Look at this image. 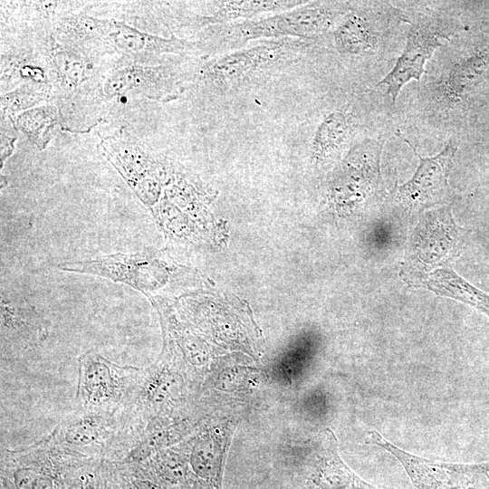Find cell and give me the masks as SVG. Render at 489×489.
Here are the masks:
<instances>
[{
  "label": "cell",
  "instance_id": "1",
  "mask_svg": "<svg viewBox=\"0 0 489 489\" xmlns=\"http://www.w3.org/2000/svg\"><path fill=\"white\" fill-rule=\"evenodd\" d=\"M55 38L98 55L118 56L122 63L157 64L163 54L187 56L203 52L201 41H187L175 35L164 38L149 34L113 19H99L85 14L59 18L53 27ZM114 65V66H115Z\"/></svg>",
  "mask_w": 489,
  "mask_h": 489
},
{
  "label": "cell",
  "instance_id": "2",
  "mask_svg": "<svg viewBox=\"0 0 489 489\" xmlns=\"http://www.w3.org/2000/svg\"><path fill=\"white\" fill-rule=\"evenodd\" d=\"M350 6L346 1H307L271 16L208 27L201 41L206 53H216L262 38L317 40L331 33Z\"/></svg>",
  "mask_w": 489,
  "mask_h": 489
},
{
  "label": "cell",
  "instance_id": "3",
  "mask_svg": "<svg viewBox=\"0 0 489 489\" xmlns=\"http://www.w3.org/2000/svg\"><path fill=\"white\" fill-rule=\"evenodd\" d=\"M310 45L283 38L213 56L198 64L196 82L220 93L250 87L298 61Z\"/></svg>",
  "mask_w": 489,
  "mask_h": 489
},
{
  "label": "cell",
  "instance_id": "4",
  "mask_svg": "<svg viewBox=\"0 0 489 489\" xmlns=\"http://www.w3.org/2000/svg\"><path fill=\"white\" fill-rule=\"evenodd\" d=\"M197 65L177 62L118 64L103 75L100 94L105 101L129 97L170 101L177 99L196 82Z\"/></svg>",
  "mask_w": 489,
  "mask_h": 489
},
{
  "label": "cell",
  "instance_id": "5",
  "mask_svg": "<svg viewBox=\"0 0 489 489\" xmlns=\"http://www.w3.org/2000/svg\"><path fill=\"white\" fill-rule=\"evenodd\" d=\"M406 22L409 27L405 47L395 65L378 83L385 86L392 104L407 83L420 81L426 62L450 36L447 22L434 12L421 10L406 14Z\"/></svg>",
  "mask_w": 489,
  "mask_h": 489
},
{
  "label": "cell",
  "instance_id": "6",
  "mask_svg": "<svg viewBox=\"0 0 489 489\" xmlns=\"http://www.w3.org/2000/svg\"><path fill=\"white\" fill-rule=\"evenodd\" d=\"M56 267L64 272L94 275L154 296L169 276V267L149 251L114 253L94 259L65 261Z\"/></svg>",
  "mask_w": 489,
  "mask_h": 489
},
{
  "label": "cell",
  "instance_id": "7",
  "mask_svg": "<svg viewBox=\"0 0 489 489\" xmlns=\"http://www.w3.org/2000/svg\"><path fill=\"white\" fill-rule=\"evenodd\" d=\"M390 5L379 2H351L348 13L331 33L337 52L348 57L374 54L383 43L390 21L403 16Z\"/></svg>",
  "mask_w": 489,
  "mask_h": 489
},
{
  "label": "cell",
  "instance_id": "8",
  "mask_svg": "<svg viewBox=\"0 0 489 489\" xmlns=\"http://www.w3.org/2000/svg\"><path fill=\"white\" fill-rule=\"evenodd\" d=\"M139 371L136 367L118 365L96 350H88L78 359L77 399L86 409L104 411L120 401L129 377Z\"/></svg>",
  "mask_w": 489,
  "mask_h": 489
},
{
  "label": "cell",
  "instance_id": "9",
  "mask_svg": "<svg viewBox=\"0 0 489 489\" xmlns=\"http://www.w3.org/2000/svg\"><path fill=\"white\" fill-rule=\"evenodd\" d=\"M409 146L417 156L419 164L411 179L395 187L392 191L394 197L410 207L436 204L448 190V176L457 147L450 141L438 154L423 158L412 145Z\"/></svg>",
  "mask_w": 489,
  "mask_h": 489
},
{
  "label": "cell",
  "instance_id": "10",
  "mask_svg": "<svg viewBox=\"0 0 489 489\" xmlns=\"http://www.w3.org/2000/svg\"><path fill=\"white\" fill-rule=\"evenodd\" d=\"M0 308L2 344L27 349L46 340V321L23 294L2 288Z\"/></svg>",
  "mask_w": 489,
  "mask_h": 489
},
{
  "label": "cell",
  "instance_id": "11",
  "mask_svg": "<svg viewBox=\"0 0 489 489\" xmlns=\"http://www.w3.org/2000/svg\"><path fill=\"white\" fill-rule=\"evenodd\" d=\"M488 77L489 51L485 50L444 69L434 83L433 100L442 108L455 107Z\"/></svg>",
  "mask_w": 489,
  "mask_h": 489
},
{
  "label": "cell",
  "instance_id": "12",
  "mask_svg": "<svg viewBox=\"0 0 489 489\" xmlns=\"http://www.w3.org/2000/svg\"><path fill=\"white\" fill-rule=\"evenodd\" d=\"M315 465L309 476L310 489H377L362 480L342 461L337 439L326 428Z\"/></svg>",
  "mask_w": 489,
  "mask_h": 489
},
{
  "label": "cell",
  "instance_id": "13",
  "mask_svg": "<svg viewBox=\"0 0 489 489\" xmlns=\"http://www.w3.org/2000/svg\"><path fill=\"white\" fill-rule=\"evenodd\" d=\"M356 129L353 116L341 109L323 113L313 133L312 158L316 163L336 159L352 141Z\"/></svg>",
  "mask_w": 489,
  "mask_h": 489
},
{
  "label": "cell",
  "instance_id": "14",
  "mask_svg": "<svg viewBox=\"0 0 489 489\" xmlns=\"http://www.w3.org/2000/svg\"><path fill=\"white\" fill-rule=\"evenodd\" d=\"M307 1L282 0H235L214 1V12L197 15L195 24L199 27H211L236 22L237 19L250 20L266 13H281L305 4Z\"/></svg>",
  "mask_w": 489,
  "mask_h": 489
},
{
  "label": "cell",
  "instance_id": "15",
  "mask_svg": "<svg viewBox=\"0 0 489 489\" xmlns=\"http://www.w3.org/2000/svg\"><path fill=\"white\" fill-rule=\"evenodd\" d=\"M101 410L87 409L62 423L58 437L69 448L87 449L101 446L110 434V418Z\"/></svg>",
  "mask_w": 489,
  "mask_h": 489
},
{
  "label": "cell",
  "instance_id": "16",
  "mask_svg": "<svg viewBox=\"0 0 489 489\" xmlns=\"http://www.w3.org/2000/svg\"><path fill=\"white\" fill-rule=\"evenodd\" d=\"M13 124L39 149H44L62 129L60 113L54 103L43 104L18 114Z\"/></svg>",
  "mask_w": 489,
  "mask_h": 489
},
{
  "label": "cell",
  "instance_id": "17",
  "mask_svg": "<svg viewBox=\"0 0 489 489\" xmlns=\"http://www.w3.org/2000/svg\"><path fill=\"white\" fill-rule=\"evenodd\" d=\"M427 286L438 295L475 307L489 318V295L467 283L453 270H436L429 275Z\"/></svg>",
  "mask_w": 489,
  "mask_h": 489
},
{
  "label": "cell",
  "instance_id": "18",
  "mask_svg": "<svg viewBox=\"0 0 489 489\" xmlns=\"http://www.w3.org/2000/svg\"><path fill=\"white\" fill-rule=\"evenodd\" d=\"M53 99L49 85L24 84L1 94V118L12 122L23 111L50 103Z\"/></svg>",
  "mask_w": 489,
  "mask_h": 489
},
{
  "label": "cell",
  "instance_id": "19",
  "mask_svg": "<svg viewBox=\"0 0 489 489\" xmlns=\"http://www.w3.org/2000/svg\"><path fill=\"white\" fill-rule=\"evenodd\" d=\"M16 489H55L53 476L47 470L35 466H20L13 473Z\"/></svg>",
  "mask_w": 489,
  "mask_h": 489
},
{
  "label": "cell",
  "instance_id": "20",
  "mask_svg": "<svg viewBox=\"0 0 489 489\" xmlns=\"http://www.w3.org/2000/svg\"><path fill=\"white\" fill-rule=\"evenodd\" d=\"M16 138L6 135L1 132V150H0V164L1 170L5 160L12 155L14 149V142Z\"/></svg>",
  "mask_w": 489,
  "mask_h": 489
},
{
  "label": "cell",
  "instance_id": "21",
  "mask_svg": "<svg viewBox=\"0 0 489 489\" xmlns=\"http://www.w3.org/2000/svg\"><path fill=\"white\" fill-rule=\"evenodd\" d=\"M135 489H156V487L149 482H138L135 486Z\"/></svg>",
  "mask_w": 489,
  "mask_h": 489
},
{
  "label": "cell",
  "instance_id": "22",
  "mask_svg": "<svg viewBox=\"0 0 489 489\" xmlns=\"http://www.w3.org/2000/svg\"><path fill=\"white\" fill-rule=\"evenodd\" d=\"M72 489H92L91 486H86V485H79V486H75L73 487Z\"/></svg>",
  "mask_w": 489,
  "mask_h": 489
}]
</instances>
